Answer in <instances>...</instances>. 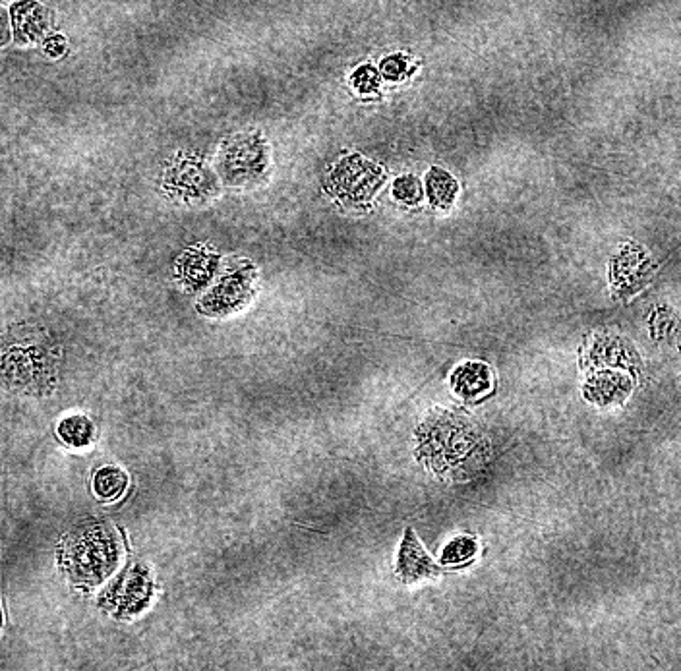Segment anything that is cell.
I'll return each instance as SVG.
<instances>
[{
  "mask_svg": "<svg viewBox=\"0 0 681 671\" xmlns=\"http://www.w3.org/2000/svg\"><path fill=\"white\" fill-rule=\"evenodd\" d=\"M0 629H2V608H0Z\"/></svg>",
  "mask_w": 681,
  "mask_h": 671,
  "instance_id": "cell-23",
  "label": "cell"
},
{
  "mask_svg": "<svg viewBox=\"0 0 681 671\" xmlns=\"http://www.w3.org/2000/svg\"><path fill=\"white\" fill-rule=\"evenodd\" d=\"M395 573L403 583L407 584L432 579L440 573V567L432 561L430 555L426 554V550L418 542L413 528H407V532H405V538L401 542L399 555H397Z\"/></svg>",
  "mask_w": 681,
  "mask_h": 671,
  "instance_id": "cell-9",
  "label": "cell"
},
{
  "mask_svg": "<svg viewBox=\"0 0 681 671\" xmlns=\"http://www.w3.org/2000/svg\"><path fill=\"white\" fill-rule=\"evenodd\" d=\"M128 486V476L119 467L99 468L93 476V492L103 501H117Z\"/></svg>",
  "mask_w": 681,
  "mask_h": 671,
  "instance_id": "cell-16",
  "label": "cell"
},
{
  "mask_svg": "<svg viewBox=\"0 0 681 671\" xmlns=\"http://www.w3.org/2000/svg\"><path fill=\"white\" fill-rule=\"evenodd\" d=\"M258 269L248 260H235L215 287L200 300L198 310L211 318H225L246 308L256 296Z\"/></svg>",
  "mask_w": 681,
  "mask_h": 671,
  "instance_id": "cell-4",
  "label": "cell"
},
{
  "mask_svg": "<svg viewBox=\"0 0 681 671\" xmlns=\"http://www.w3.org/2000/svg\"><path fill=\"white\" fill-rule=\"evenodd\" d=\"M416 457L445 482L473 478L490 457V443L467 414L432 409L416 430Z\"/></svg>",
  "mask_w": 681,
  "mask_h": 671,
  "instance_id": "cell-1",
  "label": "cell"
},
{
  "mask_svg": "<svg viewBox=\"0 0 681 671\" xmlns=\"http://www.w3.org/2000/svg\"><path fill=\"white\" fill-rule=\"evenodd\" d=\"M59 349L55 339L37 325H16L0 335V380L28 395L55 389Z\"/></svg>",
  "mask_w": 681,
  "mask_h": 671,
  "instance_id": "cell-2",
  "label": "cell"
},
{
  "mask_svg": "<svg viewBox=\"0 0 681 671\" xmlns=\"http://www.w3.org/2000/svg\"><path fill=\"white\" fill-rule=\"evenodd\" d=\"M411 74L409 59L403 55H391L382 62V76L389 82H401Z\"/></svg>",
  "mask_w": 681,
  "mask_h": 671,
  "instance_id": "cell-21",
  "label": "cell"
},
{
  "mask_svg": "<svg viewBox=\"0 0 681 671\" xmlns=\"http://www.w3.org/2000/svg\"><path fill=\"white\" fill-rule=\"evenodd\" d=\"M478 552V542L473 536H457L451 540L442 552V563L444 565H459L471 561Z\"/></svg>",
  "mask_w": 681,
  "mask_h": 671,
  "instance_id": "cell-18",
  "label": "cell"
},
{
  "mask_svg": "<svg viewBox=\"0 0 681 671\" xmlns=\"http://www.w3.org/2000/svg\"><path fill=\"white\" fill-rule=\"evenodd\" d=\"M652 263L647 254L639 246H629L622 252V256L614 262V287L618 296H629L633 292L645 287V281L649 279L652 271L649 269Z\"/></svg>",
  "mask_w": 681,
  "mask_h": 671,
  "instance_id": "cell-10",
  "label": "cell"
},
{
  "mask_svg": "<svg viewBox=\"0 0 681 671\" xmlns=\"http://www.w3.org/2000/svg\"><path fill=\"white\" fill-rule=\"evenodd\" d=\"M353 88L362 95L378 93L380 91V72L370 64L360 66L353 74Z\"/></svg>",
  "mask_w": 681,
  "mask_h": 671,
  "instance_id": "cell-20",
  "label": "cell"
},
{
  "mask_svg": "<svg viewBox=\"0 0 681 671\" xmlns=\"http://www.w3.org/2000/svg\"><path fill=\"white\" fill-rule=\"evenodd\" d=\"M451 387L459 397L474 401L492 389V370L482 362H465L453 370Z\"/></svg>",
  "mask_w": 681,
  "mask_h": 671,
  "instance_id": "cell-12",
  "label": "cell"
},
{
  "mask_svg": "<svg viewBox=\"0 0 681 671\" xmlns=\"http://www.w3.org/2000/svg\"><path fill=\"white\" fill-rule=\"evenodd\" d=\"M384 182L385 171L380 165L360 155H349L331 171L327 188L341 204L364 207L372 202Z\"/></svg>",
  "mask_w": 681,
  "mask_h": 671,
  "instance_id": "cell-5",
  "label": "cell"
},
{
  "mask_svg": "<svg viewBox=\"0 0 681 671\" xmlns=\"http://www.w3.org/2000/svg\"><path fill=\"white\" fill-rule=\"evenodd\" d=\"M393 196L407 205H416L422 198V186L413 175L401 176L393 184Z\"/></svg>",
  "mask_w": 681,
  "mask_h": 671,
  "instance_id": "cell-19",
  "label": "cell"
},
{
  "mask_svg": "<svg viewBox=\"0 0 681 671\" xmlns=\"http://www.w3.org/2000/svg\"><path fill=\"white\" fill-rule=\"evenodd\" d=\"M155 583L144 563H130L99 598V606L119 619L144 612L153 600Z\"/></svg>",
  "mask_w": 681,
  "mask_h": 671,
  "instance_id": "cell-6",
  "label": "cell"
},
{
  "mask_svg": "<svg viewBox=\"0 0 681 671\" xmlns=\"http://www.w3.org/2000/svg\"><path fill=\"white\" fill-rule=\"evenodd\" d=\"M633 383L618 372H604L598 374L591 380L587 381V399L593 401L596 405L608 407V405H618L625 401V397L629 395Z\"/></svg>",
  "mask_w": 681,
  "mask_h": 671,
  "instance_id": "cell-13",
  "label": "cell"
},
{
  "mask_svg": "<svg viewBox=\"0 0 681 671\" xmlns=\"http://www.w3.org/2000/svg\"><path fill=\"white\" fill-rule=\"evenodd\" d=\"M49 12L35 0H24L18 2L12 8V22L18 39L22 41H35L45 35L49 28Z\"/></svg>",
  "mask_w": 681,
  "mask_h": 671,
  "instance_id": "cell-14",
  "label": "cell"
},
{
  "mask_svg": "<svg viewBox=\"0 0 681 671\" xmlns=\"http://www.w3.org/2000/svg\"><path fill=\"white\" fill-rule=\"evenodd\" d=\"M10 41V22H8V14L0 8V47L6 45Z\"/></svg>",
  "mask_w": 681,
  "mask_h": 671,
  "instance_id": "cell-22",
  "label": "cell"
},
{
  "mask_svg": "<svg viewBox=\"0 0 681 671\" xmlns=\"http://www.w3.org/2000/svg\"><path fill=\"white\" fill-rule=\"evenodd\" d=\"M59 436L70 447H88L95 439V426L88 416L74 414L64 418L59 424Z\"/></svg>",
  "mask_w": 681,
  "mask_h": 671,
  "instance_id": "cell-17",
  "label": "cell"
},
{
  "mask_svg": "<svg viewBox=\"0 0 681 671\" xmlns=\"http://www.w3.org/2000/svg\"><path fill=\"white\" fill-rule=\"evenodd\" d=\"M219 256L208 246H192L180 254L177 262L178 281L190 292L204 291L211 283Z\"/></svg>",
  "mask_w": 681,
  "mask_h": 671,
  "instance_id": "cell-8",
  "label": "cell"
},
{
  "mask_svg": "<svg viewBox=\"0 0 681 671\" xmlns=\"http://www.w3.org/2000/svg\"><path fill=\"white\" fill-rule=\"evenodd\" d=\"M122 557L117 528L105 521H88L70 530L60 542L64 575L80 588H95L115 573Z\"/></svg>",
  "mask_w": 681,
  "mask_h": 671,
  "instance_id": "cell-3",
  "label": "cell"
},
{
  "mask_svg": "<svg viewBox=\"0 0 681 671\" xmlns=\"http://www.w3.org/2000/svg\"><path fill=\"white\" fill-rule=\"evenodd\" d=\"M426 186H428V200L436 209L447 211L459 192V184L453 176L449 175L444 169H430L426 176Z\"/></svg>",
  "mask_w": 681,
  "mask_h": 671,
  "instance_id": "cell-15",
  "label": "cell"
},
{
  "mask_svg": "<svg viewBox=\"0 0 681 671\" xmlns=\"http://www.w3.org/2000/svg\"><path fill=\"white\" fill-rule=\"evenodd\" d=\"M169 184L182 200H202L215 190V180L200 161L177 163L169 176Z\"/></svg>",
  "mask_w": 681,
  "mask_h": 671,
  "instance_id": "cell-11",
  "label": "cell"
},
{
  "mask_svg": "<svg viewBox=\"0 0 681 671\" xmlns=\"http://www.w3.org/2000/svg\"><path fill=\"white\" fill-rule=\"evenodd\" d=\"M269 153L266 142L260 136H235L225 142L219 169L229 184L246 186L258 182L266 175Z\"/></svg>",
  "mask_w": 681,
  "mask_h": 671,
  "instance_id": "cell-7",
  "label": "cell"
}]
</instances>
